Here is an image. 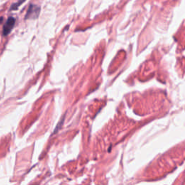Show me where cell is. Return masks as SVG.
Returning <instances> with one entry per match:
<instances>
[{
  "mask_svg": "<svg viewBox=\"0 0 185 185\" xmlns=\"http://www.w3.org/2000/svg\"><path fill=\"white\" fill-rule=\"evenodd\" d=\"M41 12V8L36 5L30 4L29 8L28 9V11L26 12L25 19H36L39 17V14Z\"/></svg>",
  "mask_w": 185,
  "mask_h": 185,
  "instance_id": "obj_1",
  "label": "cell"
},
{
  "mask_svg": "<svg viewBox=\"0 0 185 185\" xmlns=\"http://www.w3.org/2000/svg\"><path fill=\"white\" fill-rule=\"evenodd\" d=\"M15 24V18H14L13 17H8V19L7 20L6 23H5L4 26H3V30H2V34L4 36H7L11 33L12 30L13 29L14 26Z\"/></svg>",
  "mask_w": 185,
  "mask_h": 185,
  "instance_id": "obj_2",
  "label": "cell"
},
{
  "mask_svg": "<svg viewBox=\"0 0 185 185\" xmlns=\"http://www.w3.org/2000/svg\"><path fill=\"white\" fill-rule=\"evenodd\" d=\"M25 1H26V0H19V1L17 2H15V3H14V4H12L11 5V7H10V11H12V10H18L19 7L20 6V5H22L23 3H24Z\"/></svg>",
  "mask_w": 185,
  "mask_h": 185,
  "instance_id": "obj_3",
  "label": "cell"
},
{
  "mask_svg": "<svg viewBox=\"0 0 185 185\" xmlns=\"http://www.w3.org/2000/svg\"><path fill=\"white\" fill-rule=\"evenodd\" d=\"M3 20H4V17H0V24L3 23Z\"/></svg>",
  "mask_w": 185,
  "mask_h": 185,
  "instance_id": "obj_4",
  "label": "cell"
}]
</instances>
